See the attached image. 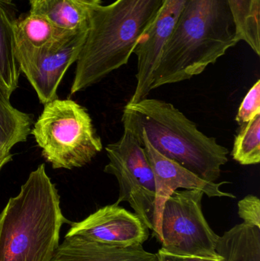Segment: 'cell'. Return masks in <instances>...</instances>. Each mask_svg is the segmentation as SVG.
Here are the masks:
<instances>
[{"label": "cell", "instance_id": "15", "mask_svg": "<svg viewBox=\"0 0 260 261\" xmlns=\"http://www.w3.org/2000/svg\"><path fill=\"white\" fill-rule=\"evenodd\" d=\"M216 251L224 261H260V228L235 225L219 236Z\"/></svg>", "mask_w": 260, "mask_h": 261}, {"label": "cell", "instance_id": "23", "mask_svg": "<svg viewBox=\"0 0 260 261\" xmlns=\"http://www.w3.org/2000/svg\"><path fill=\"white\" fill-rule=\"evenodd\" d=\"M177 261H224V257L221 256V258L213 259L206 258V257H174Z\"/></svg>", "mask_w": 260, "mask_h": 261}, {"label": "cell", "instance_id": "5", "mask_svg": "<svg viewBox=\"0 0 260 261\" xmlns=\"http://www.w3.org/2000/svg\"><path fill=\"white\" fill-rule=\"evenodd\" d=\"M32 135L53 169L83 167L103 148L88 112L72 99L44 104Z\"/></svg>", "mask_w": 260, "mask_h": 261}, {"label": "cell", "instance_id": "22", "mask_svg": "<svg viewBox=\"0 0 260 261\" xmlns=\"http://www.w3.org/2000/svg\"><path fill=\"white\" fill-rule=\"evenodd\" d=\"M12 158H13V156H12L10 151L3 150L0 147V171L5 165L12 161Z\"/></svg>", "mask_w": 260, "mask_h": 261}, {"label": "cell", "instance_id": "24", "mask_svg": "<svg viewBox=\"0 0 260 261\" xmlns=\"http://www.w3.org/2000/svg\"><path fill=\"white\" fill-rule=\"evenodd\" d=\"M157 261H177L174 256L170 255L168 253L160 248L157 254Z\"/></svg>", "mask_w": 260, "mask_h": 261}, {"label": "cell", "instance_id": "20", "mask_svg": "<svg viewBox=\"0 0 260 261\" xmlns=\"http://www.w3.org/2000/svg\"><path fill=\"white\" fill-rule=\"evenodd\" d=\"M260 115V81L258 80L250 88L241 102L235 120L242 125Z\"/></svg>", "mask_w": 260, "mask_h": 261}, {"label": "cell", "instance_id": "7", "mask_svg": "<svg viewBox=\"0 0 260 261\" xmlns=\"http://www.w3.org/2000/svg\"><path fill=\"white\" fill-rule=\"evenodd\" d=\"M109 162L104 172L115 176L119 198L115 203L127 202L134 214L154 231L155 225L156 182L154 171L140 140L124 128L122 138L105 147Z\"/></svg>", "mask_w": 260, "mask_h": 261}, {"label": "cell", "instance_id": "14", "mask_svg": "<svg viewBox=\"0 0 260 261\" xmlns=\"http://www.w3.org/2000/svg\"><path fill=\"white\" fill-rule=\"evenodd\" d=\"M30 13L47 19L64 32L88 31L93 12L102 0H29Z\"/></svg>", "mask_w": 260, "mask_h": 261}, {"label": "cell", "instance_id": "4", "mask_svg": "<svg viewBox=\"0 0 260 261\" xmlns=\"http://www.w3.org/2000/svg\"><path fill=\"white\" fill-rule=\"evenodd\" d=\"M163 0H116L93 12L76 61L70 94L85 90L128 64Z\"/></svg>", "mask_w": 260, "mask_h": 261}, {"label": "cell", "instance_id": "25", "mask_svg": "<svg viewBox=\"0 0 260 261\" xmlns=\"http://www.w3.org/2000/svg\"><path fill=\"white\" fill-rule=\"evenodd\" d=\"M12 0H0V3H3V4H8V3H10Z\"/></svg>", "mask_w": 260, "mask_h": 261}, {"label": "cell", "instance_id": "17", "mask_svg": "<svg viewBox=\"0 0 260 261\" xmlns=\"http://www.w3.org/2000/svg\"><path fill=\"white\" fill-rule=\"evenodd\" d=\"M9 99L0 89V147L10 151L17 144L27 141L34 116L17 110Z\"/></svg>", "mask_w": 260, "mask_h": 261}, {"label": "cell", "instance_id": "1", "mask_svg": "<svg viewBox=\"0 0 260 261\" xmlns=\"http://www.w3.org/2000/svg\"><path fill=\"white\" fill-rule=\"evenodd\" d=\"M240 41L227 0H187L162 52L151 90L201 74Z\"/></svg>", "mask_w": 260, "mask_h": 261}, {"label": "cell", "instance_id": "13", "mask_svg": "<svg viewBox=\"0 0 260 261\" xmlns=\"http://www.w3.org/2000/svg\"><path fill=\"white\" fill-rule=\"evenodd\" d=\"M50 261H157V256L142 245L115 246L79 236H65Z\"/></svg>", "mask_w": 260, "mask_h": 261}, {"label": "cell", "instance_id": "8", "mask_svg": "<svg viewBox=\"0 0 260 261\" xmlns=\"http://www.w3.org/2000/svg\"><path fill=\"white\" fill-rule=\"evenodd\" d=\"M187 0H163L155 18L136 45L137 85L129 102L147 98L151 91L154 73L162 52L177 25L179 17Z\"/></svg>", "mask_w": 260, "mask_h": 261}, {"label": "cell", "instance_id": "10", "mask_svg": "<svg viewBox=\"0 0 260 261\" xmlns=\"http://www.w3.org/2000/svg\"><path fill=\"white\" fill-rule=\"evenodd\" d=\"M66 236H79L107 245L130 247L143 245L149 238V229L134 213L114 203L72 224Z\"/></svg>", "mask_w": 260, "mask_h": 261}, {"label": "cell", "instance_id": "6", "mask_svg": "<svg viewBox=\"0 0 260 261\" xmlns=\"http://www.w3.org/2000/svg\"><path fill=\"white\" fill-rule=\"evenodd\" d=\"M204 193L176 190L165 201L160 222L161 249L174 257L218 259L219 236L208 223L201 208Z\"/></svg>", "mask_w": 260, "mask_h": 261}, {"label": "cell", "instance_id": "19", "mask_svg": "<svg viewBox=\"0 0 260 261\" xmlns=\"http://www.w3.org/2000/svg\"><path fill=\"white\" fill-rule=\"evenodd\" d=\"M232 158L242 165L260 162V115L241 125L234 141Z\"/></svg>", "mask_w": 260, "mask_h": 261}, {"label": "cell", "instance_id": "18", "mask_svg": "<svg viewBox=\"0 0 260 261\" xmlns=\"http://www.w3.org/2000/svg\"><path fill=\"white\" fill-rule=\"evenodd\" d=\"M241 41L260 55V0H227Z\"/></svg>", "mask_w": 260, "mask_h": 261}, {"label": "cell", "instance_id": "2", "mask_svg": "<svg viewBox=\"0 0 260 261\" xmlns=\"http://www.w3.org/2000/svg\"><path fill=\"white\" fill-rule=\"evenodd\" d=\"M67 219L59 193L40 164L0 214V261H50Z\"/></svg>", "mask_w": 260, "mask_h": 261}, {"label": "cell", "instance_id": "12", "mask_svg": "<svg viewBox=\"0 0 260 261\" xmlns=\"http://www.w3.org/2000/svg\"><path fill=\"white\" fill-rule=\"evenodd\" d=\"M14 46L21 73H25L66 33L47 19L29 12L14 23ZM73 33V32H72Z\"/></svg>", "mask_w": 260, "mask_h": 261}, {"label": "cell", "instance_id": "11", "mask_svg": "<svg viewBox=\"0 0 260 261\" xmlns=\"http://www.w3.org/2000/svg\"><path fill=\"white\" fill-rule=\"evenodd\" d=\"M88 32L66 33L24 73L41 103L58 99V87L69 67L77 61Z\"/></svg>", "mask_w": 260, "mask_h": 261}, {"label": "cell", "instance_id": "9", "mask_svg": "<svg viewBox=\"0 0 260 261\" xmlns=\"http://www.w3.org/2000/svg\"><path fill=\"white\" fill-rule=\"evenodd\" d=\"M131 132L140 140L154 171L156 182V211L155 225L153 236H155L158 240L163 204L176 190H179V189L198 190L209 198H236L232 193L223 192L221 190V186L230 184V182H212L204 180L178 163L168 159L157 151L150 144L143 132Z\"/></svg>", "mask_w": 260, "mask_h": 261}, {"label": "cell", "instance_id": "16", "mask_svg": "<svg viewBox=\"0 0 260 261\" xmlns=\"http://www.w3.org/2000/svg\"><path fill=\"white\" fill-rule=\"evenodd\" d=\"M15 21L6 4L0 3V89L9 98L18 88L21 74L14 46Z\"/></svg>", "mask_w": 260, "mask_h": 261}, {"label": "cell", "instance_id": "21", "mask_svg": "<svg viewBox=\"0 0 260 261\" xmlns=\"http://www.w3.org/2000/svg\"><path fill=\"white\" fill-rule=\"evenodd\" d=\"M238 215L249 226L260 228V200L253 195L246 196L238 202Z\"/></svg>", "mask_w": 260, "mask_h": 261}, {"label": "cell", "instance_id": "3", "mask_svg": "<svg viewBox=\"0 0 260 261\" xmlns=\"http://www.w3.org/2000/svg\"><path fill=\"white\" fill-rule=\"evenodd\" d=\"M124 128L145 134L154 149L208 182H216L227 162L228 149L198 129L172 104L156 99L128 102Z\"/></svg>", "mask_w": 260, "mask_h": 261}]
</instances>
